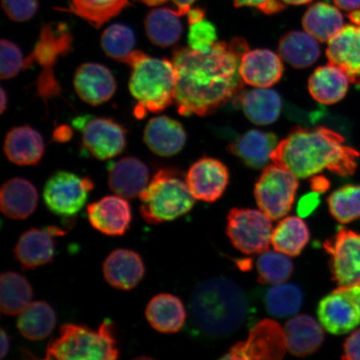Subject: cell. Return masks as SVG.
<instances>
[{"label":"cell","mask_w":360,"mask_h":360,"mask_svg":"<svg viewBox=\"0 0 360 360\" xmlns=\"http://www.w3.org/2000/svg\"><path fill=\"white\" fill-rule=\"evenodd\" d=\"M249 49L246 40L240 38L229 44L217 42L205 53L190 47L175 49L174 102L179 114L205 116L236 98L244 83L240 74L241 57Z\"/></svg>","instance_id":"6da1fadb"},{"label":"cell","mask_w":360,"mask_h":360,"mask_svg":"<svg viewBox=\"0 0 360 360\" xmlns=\"http://www.w3.org/2000/svg\"><path fill=\"white\" fill-rule=\"evenodd\" d=\"M359 155L334 130L299 127L278 143L271 160L298 179L311 177L325 169L340 176H349L357 168Z\"/></svg>","instance_id":"7a4b0ae2"},{"label":"cell","mask_w":360,"mask_h":360,"mask_svg":"<svg viewBox=\"0 0 360 360\" xmlns=\"http://www.w3.org/2000/svg\"><path fill=\"white\" fill-rule=\"evenodd\" d=\"M191 311L198 331L212 339H221L245 325L252 314V306L247 292L238 283L217 277L195 288Z\"/></svg>","instance_id":"3957f363"},{"label":"cell","mask_w":360,"mask_h":360,"mask_svg":"<svg viewBox=\"0 0 360 360\" xmlns=\"http://www.w3.org/2000/svg\"><path fill=\"white\" fill-rule=\"evenodd\" d=\"M125 65L131 69L129 87L137 101L134 114L138 118H143L146 112L158 114L173 103L177 84L173 61L135 51Z\"/></svg>","instance_id":"277c9868"},{"label":"cell","mask_w":360,"mask_h":360,"mask_svg":"<svg viewBox=\"0 0 360 360\" xmlns=\"http://www.w3.org/2000/svg\"><path fill=\"white\" fill-rule=\"evenodd\" d=\"M119 355L114 326L107 321L97 330L75 323L62 326L60 335L49 342L45 358L114 360Z\"/></svg>","instance_id":"5b68a950"},{"label":"cell","mask_w":360,"mask_h":360,"mask_svg":"<svg viewBox=\"0 0 360 360\" xmlns=\"http://www.w3.org/2000/svg\"><path fill=\"white\" fill-rule=\"evenodd\" d=\"M139 198V212L151 224L173 221L190 212L195 202L187 182L174 169L158 171Z\"/></svg>","instance_id":"8992f818"},{"label":"cell","mask_w":360,"mask_h":360,"mask_svg":"<svg viewBox=\"0 0 360 360\" xmlns=\"http://www.w3.org/2000/svg\"><path fill=\"white\" fill-rule=\"evenodd\" d=\"M72 43L73 36L69 27L65 22H51L43 27L33 52L25 58V70L35 62L43 67L42 75L38 79V91L44 100L60 92L53 68L58 57L70 51Z\"/></svg>","instance_id":"52a82bcc"},{"label":"cell","mask_w":360,"mask_h":360,"mask_svg":"<svg viewBox=\"0 0 360 360\" xmlns=\"http://www.w3.org/2000/svg\"><path fill=\"white\" fill-rule=\"evenodd\" d=\"M298 178L281 166L274 164L265 168L255 187L259 208L272 220L285 217L294 205Z\"/></svg>","instance_id":"ba28073f"},{"label":"cell","mask_w":360,"mask_h":360,"mask_svg":"<svg viewBox=\"0 0 360 360\" xmlns=\"http://www.w3.org/2000/svg\"><path fill=\"white\" fill-rule=\"evenodd\" d=\"M272 219L261 210L232 209L227 217V236L243 254H260L269 250Z\"/></svg>","instance_id":"9c48e42d"},{"label":"cell","mask_w":360,"mask_h":360,"mask_svg":"<svg viewBox=\"0 0 360 360\" xmlns=\"http://www.w3.org/2000/svg\"><path fill=\"white\" fill-rule=\"evenodd\" d=\"M94 188L93 180L89 177H81L69 171H58L45 184L44 200L53 214L72 217L83 209Z\"/></svg>","instance_id":"30bf717a"},{"label":"cell","mask_w":360,"mask_h":360,"mask_svg":"<svg viewBox=\"0 0 360 360\" xmlns=\"http://www.w3.org/2000/svg\"><path fill=\"white\" fill-rule=\"evenodd\" d=\"M75 127L82 131V146L98 160L119 155L126 147V129L109 118L81 116L74 120Z\"/></svg>","instance_id":"8fae6325"},{"label":"cell","mask_w":360,"mask_h":360,"mask_svg":"<svg viewBox=\"0 0 360 360\" xmlns=\"http://www.w3.org/2000/svg\"><path fill=\"white\" fill-rule=\"evenodd\" d=\"M287 342L285 330L271 319H263L251 328L245 341L238 342L222 359H270L285 356Z\"/></svg>","instance_id":"7c38bea8"},{"label":"cell","mask_w":360,"mask_h":360,"mask_svg":"<svg viewBox=\"0 0 360 360\" xmlns=\"http://www.w3.org/2000/svg\"><path fill=\"white\" fill-rule=\"evenodd\" d=\"M323 248L330 256L332 276L338 285H360V233L340 229Z\"/></svg>","instance_id":"4fadbf2b"},{"label":"cell","mask_w":360,"mask_h":360,"mask_svg":"<svg viewBox=\"0 0 360 360\" xmlns=\"http://www.w3.org/2000/svg\"><path fill=\"white\" fill-rule=\"evenodd\" d=\"M319 323L330 334H348L360 325V309L342 287L323 297L317 308Z\"/></svg>","instance_id":"5bb4252c"},{"label":"cell","mask_w":360,"mask_h":360,"mask_svg":"<svg viewBox=\"0 0 360 360\" xmlns=\"http://www.w3.org/2000/svg\"><path fill=\"white\" fill-rule=\"evenodd\" d=\"M229 170L222 162L202 158L188 171L186 182L195 200L212 202L220 199L229 184Z\"/></svg>","instance_id":"9a60e30c"},{"label":"cell","mask_w":360,"mask_h":360,"mask_svg":"<svg viewBox=\"0 0 360 360\" xmlns=\"http://www.w3.org/2000/svg\"><path fill=\"white\" fill-rule=\"evenodd\" d=\"M65 233L55 226L29 229L22 233L13 249L16 260L24 269H34L51 263L56 253L55 238Z\"/></svg>","instance_id":"2e32d148"},{"label":"cell","mask_w":360,"mask_h":360,"mask_svg":"<svg viewBox=\"0 0 360 360\" xmlns=\"http://www.w3.org/2000/svg\"><path fill=\"white\" fill-rule=\"evenodd\" d=\"M90 224L103 235L122 236L132 221L131 206L125 198L106 196L87 206Z\"/></svg>","instance_id":"e0dca14e"},{"label":"cell","mask_w":360,"mask_h":360,"mask_svg":"<svg viewBox=\"0 0 360 360\" xmlns=\"http://www.w3.org/2000/svg\"><path fill=\"white\" fill-rule=\"evenodd\" d=\"M74 86L78 96L89 105H103L114 96L117 84L105 65L86 63L75 71Z\"/></svg>","instance_id":"ac0fdd59"},{"label":"cell","mask_w":360,"mask_h":360,"mask_svg":"<svg viewBox=\"0 0 360 360\" xmlns=\"http://www.w3.org/2000/svg\"><path fill=\"white\" fill-rule=\"evenodd\" d=\"M326 56L360 86V25H345L328 42Z\"/></svg>","instance_id":"d6986e66"},{"label":"cell","mask_w":360,"mask_h":360,"mask_svg":"<svg viewBox=\"0 0 360 360\" xmlns=\"http://www.w3.org/2000/svg\"><path fill=\"white\" fill-rule=\"evenodd\" d=\"M240 74L250 86L269 88L282 78L283 65L281 57L269 49H249L241 57Z\"/></svg>","instance_id":"ffe728a7"},{"label":"cell","mask_w":360,"mask_h":360,"mask_svg":"<svg viewBox=\"0 0 360 360\" xmlns=\"http://www.w3.org/2000/svg\"><path fill=\"white\" fill-rule=\"evenodd\" d=\"M109 167L108 184L110 190L125 199L141 195L150 183V170L137 158H123Z\"/></svg>","instance_id":"44dd1931"},{"label":"cell","mask_w":360,"mask_h":360,"mask_svg":"<svg viewBox=\"0 0 360 360\" xmlns=\"http://www.w3.org/2000/svg\"><path fill=\"white\" fill-rule=\"evenodd\" d=\"M103 276L112 287L130 290L136 287L145 276V264L136 252L118 249L108 256L103 265Z\"/></svg>","instance_id":"7402d4cb"},{"label":"cell","mask_w":360,"mask_h":360,"mask_svg":"<svg viewBox=\"0 0 360 360\" xmlns=\"http://www.w3.org/2000/svg\"><path fill=\"white\" fill-rule=\"evenodd\" d=\"M143 141L154 154L161 157L177 155L186 142L183 125L168 116H158L148 121Z\"/></svg>","instance_id":"603a6c76"},{"label":"cell","mask_w":360,"mask_h":360,"mask_svg":"<svg viewBox=\"0 0 360 360\" xmlns=\"http://www.w3.org/2000/svg\"><path fill=\"white\" fill-rule=\"evenodd\" d=\"M4 151L8 160L15 165H38L44 154L42 135L28 125L13 128L4 139Z\"/></svg>","instance_id":"cb8c5ba5"},{"label":"cell","mask_w":360,"mask_h":360,"mask_svg":"<svg viewBox=\"0 0 360 360\" xmlns=\"http://www.w3.org/2000/svg\"><path fill=\"white\" fill-rule=\"evenodd\" d=\"M323 326L307 314H300L285 323L287 349L297 357L312 354L321 347L325 340Z\"/></svg>","instance_id":"d4e9b609"},{"label":"cell","mask_w":360,"mask_h":360,"mask_svg":"<svg viewBox=\"0 0 360 360\" xmlns=\"http://www.w3.org/2000/svg\"><path fill=\"white\" fill-rule=\"evenodd\" d=\"M38 200V191L34 184L22 178L8 180L0 191V208L6 217L12 219L30 217L37 208Z\"/></svg>","instance_id":"484cf974"},{"label":"cell","mask_w":360,"mask_h":360,"mask_svg":"<svg viewBox=\"0 0 360 360\" xmlns=\"http://www.w3.org/2000/svg\"><path fill=\"white\" fill-rule=\"evenodd\" d=\"M278 139L274 133L252 129L241 135L229 146V150L249 167H264L278 146Z\"/></svg>","instance_id":"4316f807"},{"label":"cell","mask_w":360,"mask_h":360,"mask_svg":"<svg viewBox=\"0 0 360 360\" xmlns=\"http://www.w3.org/2000/svg\"><path fill=\"white\" fill-rule=\"evenodd\" d=\"M350 79L332 63L319 67L309 79V91L322 105H333L343 100L348 92Z\"/></svg>","instance_id":"83f0119b"},{"label":"cell","mask_w":360,"mask_h":360,"mask_svg":"<svg viewBox=\"0 0 360 360\" xmlns=\"http://www.w3.org/2000/svg\"><path fill=\"white\" fill-rule=\"evenodd\" d=\"M252 123L268 125L281 115L282 100L276 90L258 88L240 93L235 98Z\"/></svg>","instance_id":"f1b7e54d"},{"label":"cell","mask_w":360,"mask_h":360,"mask_svg":"<svg viewBox=\"0 0 360 360\" xmlns=\"http://www.w3.org/2000/svg\"><path fill=\"white\" fill-rule=\"evenodd\" d=\"M146 316L155 330L163 334L177 333L186 321V310L181 300L170 294H160L148 302Z\"/></svg>","instance_id":"f546056e"},{"label":"cell","mask_w":360,"mask_h":360,"mask_svg":"<svg viewBox=\"0 0 360 360\" xmlns=\"http://www.w3.org/2000/svg\"><path fill=\"white\" fill-rule=\"evenodd\" d=\"M180 17L175 8H156L148 12L145 20L148 39L158 47L173 46L183 33Z\"/></svg>","instance_id":"4dcf8cb0"},{"label":"cell","mask_w":360,"mask_h":360,"mask_svg":"<svg viewBox=\"0 0 360 360\" xmlns=\"http://www.w3.org/2000/svg\"><path fill=\"white\" fill-rule=\"evenodd\" d=\"M278 53L283 60L297 69L313 65L321 53L317 39L306 31H291L283 35L278 44Z\"/></svg>","instance_id":"1f68e13d"},{"label":"cell","mask_w":360,"mask_h":360,"mask_svg":"<svg viewBox=\"0 0 360 360\" xmlns=\"http://www.w3.org/2000/svg\"><path fill=\"white\" fill-rule=\"evenodd\" d=\"M56 325V315L44 301L31 302L19 314L18 330L25 339L39 341L51 335Z\"/></svg>","instance_id":"d6a6232c"},{"label":"cell","mask_w":360,"mask_h":360,"mask_svg":"<svg viewBox=\"0 0 360 360\" xmlns=\"http://www.w3.org/2000/svg\"><path fill=\"white\" fill-rule=\"evenodd\" d=\"M302 24L306 32L321 42L330 41L345 26L341 12L336 7L323 2L314 4L308 8Z\"/></svg>","instance_id":"836d02e7"},{"label":"cell","mask_w":360,"mask_h":360,"mask_svg":"<svg viewBox=\"0 0 360 360\" xmlns=\"http://www.w3.org/2000/svg\"><path fill=\"white\" fill-rule=\"evenodd\" d=\"M309 238L308 225L304 220L290 216L282 219L274 229L271 244L274 250L295 257L302 253Z\"/></svg>","instance_id":"e575fe53"},{"label":"cell","mask_w":360,"mask_h":360,"mask_svg":"<svg viewBox=\"0 0 360 360\" xmlns=\"http://www.w3.org/2000/svg\"><path fill=\"white\" fill-rule=\"evenodd\" d=\"M33 289L25 276L6 272L0 278V307L6 315L20 314L31 303Z\"/></svg>","instance_id":"d590c367"},{"label":"cell","mask_w":360,"mask_h":360,"mask_svg":"<svg viewBox=\"0 0 360 360\" xmlns=\"http://www.w3.org/2000/svg\"><path fill=\"white\" fill-rule=\"evenodd\" d=\"M264 305L276 318L292 316L299 312L304 302V292L294 283H278L265 291Z\"/></svg>","instance_id":"8d00e7d4"},{"label":"cell","mask_w":360,"mask_h":360,"mask_svg":"<svg viewBox=\"0 0 360 360\" xmlns=\"http://www.w3.org/2000/svg\"><path fill=\"white\" fill-rule=\"evenodd\" d=\"M128 6L129 0H70L69 11L100 29Z\"/></svg>","instance_id":"74e56055"},{"label":"cell","mask_w":360,"mask_h":360,"mask_svg":"<svg viewBox=\"0 0 360 360\" xmlns=\"http://www.w3.org/2000/svg\"><path fill=\"white\" fill-rule=\"evenodd\" d=\"M136 39L132 29L123 24L112 25L101 35V46L107 56L126 64L135 51Z\"/></svg>","instance_id":"f35d334b"},{"label":"cell","mask_w":360,"mask_h":360,"mask_svg":"<svg viewBox=\"0 0 360 360\" xmlns=\"http://www.w3.org/2000/svg\"><path fill=\"white\" fill-rule=\"evenodd\" d=\"M328 210L341 224L360 218V186L348 184L333 192L328 198Z\"/></svg>","instance_id":"ab89813d"},{"label":"cell","mask_w":360,"mask_h":360,"mask_svg":"<svg viewBox=\"0 0 360 360\" xmlns=\"http://www.w3.org/2000/svg\"><path fill=\"white\" fill-rule=\"evenodd\" d=\"M258 281L263 285H278L289 280L294 264L288 255L278 251L266 250L257 259Z\"/></svg>","instance_id":"60d3db41"},{"label":"cell","mask_w":360,"mask_h":360,"mask_svg":"<svg viewBox=\"0 0 360 360\" xmlns=\"http://www.w3.org/2000/svg\"><path fill=\"white\" fill-rule=\"evenodd\" d=\"M25 70V58L19 46L11 40L1 39V79H11Z\"/></svg>","instance_id":"b9f144b4"},{"label":"cell","mask_w":360,"mask_h":360,"mask_svg":"<svg viewBox=\"0 0 360 360\" xmlns=\"http://www.w3.org/2000/svg\"><path fill=\"white\" fill-rule=\"evenodd\" d=\"M188 47L199 52H208L217 43V31L212 22L202 20L190 25Z\"/></svg>","instance_id":"7bdbcfd3"},{"label":"cell","mask_w":360,"mask_h":360,"mask_svg":"<svg viewBox=\"0 0 360 360\" xmlns=\"http://www.w3.org/2000/svg\"><path fill=\"white\" fill-rule=\"evenodd\" d=\"M1 4L8 19L15 22L29 21L39 8L38 0H1Z\"/></svg>","instance_id":"ee69618b"},{"label":"cell","mask_w":360,"mask_h":360,"mask_svg":"<svg viewBox=\"0 0 360 360\" xmlns=\"http://www.w3.org/2000/svg\"><path fill=\"white\" fill-rule=\"evenodd\" d=\"M342 358L360 360V328L353 332L345 342L344 354Z\"/></svg>","instance_id":"f6af8a7d"},{"label":"cell","mask_w":360,"mask_h":360,"mask_svg":"<svg viewBox=\"0 0 360 360\" xmlns=\"http://www.w3.org/2000/svg\"><path fill=\"white\" fill-rule=\"evenodd\" d=\"M134 1L141 2L150 7H158L166 2L171 1L174 4L175 10L180 16L187 15L188 11L191 10L193 3L197 0H134Z\"/></svg>","instance_id":"bcb514c9"},{"label":"cell","mask_w":360,"mask_h":360,"mask_svg":"<svg viewBox=\"0 0 360 360\" xmlns=\"http://www.w3.org/2000/svg\"><path fill=\"white\" fill-rule=\"evenodd\" d=\"M319 205V193L314 192L304 195L300 200L298 205V214L302 217L309 215Z\"/></svg>","instance_id":"7dc6e473"},{"label":"cell","mask_w":360,"mask_h":360,"mask_svg":"<svg viewBox=\"0 0 360 360\" xmlns=\"http://www.w3.org/2000/svg\"><path fill=\"white\" fill-rule=\"evenodd\" d=\"M272 0H233V4L237 8L249 6L257 8L259 11H264L265 7Z\"/></svg>","instance_id":"c3c4849f"},{"label":"cell","mask_w":360,"mask_h":360,"mask_svg":"<svg viewBox=\"0 0 360 360\" xmlns=\"http://www.w3.org/2000/svg\"><path fill=\"white\" fill-rule=\"evenodd\" d=\"M335 6L345 11H354L360 8V0H334Z\"/></svg>","instance_id":"681fc988"},{"label":"cell","mask_w":360,"mask_h":360,"mask_svg":"<svg viewBox=\"0 0 360 360\" xmlns=\"http://www.w3.org/2000/svg\"><path fill=\"white\" fill-rule=\"evenodd\" d=\"M205 11L201 8H191L187 13L188 21L190 25L205 20Z\"/></svg>","instance_id":"f907efd6"},{"label":"cell","mask_w":360,"mask_h":360,"mask_svg":"<svg viewBox=\"0 0 360 360\" xmlns=\"http://www.w3.org/2000/svg\"><path fill=\"white\" fill-rule=\"evenodd\" d=\"M346 292L352 298L360 309V285L349 287H342Z\"/></svg>","instance_id":"816d5d0a"},{"label":"cell","mask_w":360,"mask_h":360,"mask_svg":"<svg viewBox=\"0 0 360 360\" xmlns=\"http://www.w3.org/2000/svg\"><path fill=\"white\" fill-rule=\"evenodd\" d=\"M11 346V339L10 336H8V333L4 331L2 328L1 330V359H4L6 356L8 352V349H10Z\"/></svg>","instance_id":"f5cc1de1"},{"label":"cell","mask_w":360,"mask_h":360,"mask_svg":"<svg viewBox=\"0 0 360 360\" xmlns=\"http://www.w3.org/2000/svg\"><path fill=\"white\" fill-rule=\"evenodd\" d=\"M72 136V132L69 128L62 126L61 128L56 130L55 134V139L57 141L64 142L68 141Z\"/></svg>","instance_id":"db71d44e"},{"label":"cell","mask_w":360,"mask_h":360,"mask_svg":"<svg viewBox=\"0 0 360 360\" xmlns=\"http://www.w3.org/2000/svg\"><path fill=\"white\" fill-rule=\"evenodd\" d=\"M328 186V181L326 179L321 177L315 178L312 181V187L314 192L321 193L326 191Z\"/></svg>","instance_id":"11a10c76"},{"label":"cell","mask_w":360,"mask_h":360,"mask_svg":"<svg viewBox=\"0 0 360 360\" xmlns=\"http://www.w3.org/2000/svg\"><path fill=\"white\" fill-rule=\"evenodd\" d=\"M349 19L352 24L360 25V10L351 11L349 15Z\"/></svg>","instance_id":"9f6ffc18"},{"label":"cell","mask_w":360,"mask_h":360,"mask_svg":"<svg viewBox=\"0 0 360 360\" xmlns=\"http://www.w3.org/2000/svg\"><path fill=\"white\" fill-rule=\"evenodd\" d=\"M8 96L4 89L1 88V103H0V109H1V114H4V110L7 109Z\"/></svg>","instance_id":"6f0895ef"},{"label":"cell","mask_w":360,"mask_h":360,"mask_svg":"<svg viewBox=\"0 0 360 360\" xmlns=\"http://www.w3.org/2000/svg\"><path fill=\"white\" fill-rule=\"evenodd\" d=\"M283 3L292 4V6H300V4H306L312 1V0H282Z\"/></svg>","instance_id":"680465c9"}]
</instances>
